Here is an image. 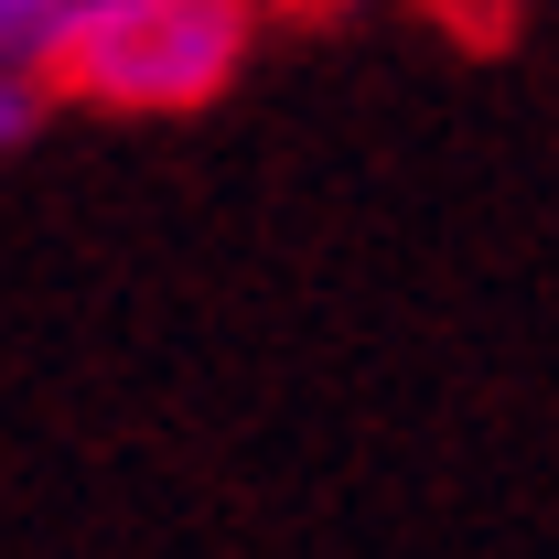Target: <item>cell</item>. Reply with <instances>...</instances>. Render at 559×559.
<instances>
[{
    "mask_svg": "<svg viewBox=\"0 0 559 559\" xmlns=\"http://www.w3.org/2000/svg\"><path fill=\"white\" fill-rule=\"evenodd\" d=\"M248 66V11L237 0H75V44L55 66V97H108L130 119H183L226 97Z\"/></svg>",
    "mask_w": 559,
    "mask_h": 559,
    "instance_id": "cell-1",
    "label": "cell"
}]
</instances>
